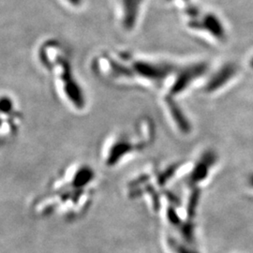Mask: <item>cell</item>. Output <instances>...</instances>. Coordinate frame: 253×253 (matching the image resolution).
Instances as JSON below:
<instances>
[{
    "label": "cell",
    "mask_w": 253,
    "mask_h": 253,
    "mask_svg": "<svg viewBox=\"0 0 253 253\" xmlns=\"http://www.w3.org/2000/svg\"><path fill=\"white\" fill-rule=\"evenodd\" d=\"M174 67L171 61L122 49L102 51L91 62L92 71L106 83L150 90H162Z\"/></svg>",
    "instance_id": "1"
},
{
    "label": "cell",
    "mask_w": 253,
    "mask_h": 253,
    "mask_svg": "<svg viewBox=\"0 0 253 253\" xmlns=\"http://www.w3.org/2000/svg\"><path fill=\"white\" fill-rule=\"evenodd\" d=\"M36 57L61 103L74 113H84L88 107L87 94L63 42L55 38L44 39L37 47Z\"/></svg>",
    "instance_id": "2"
},
{
    "label": "cell",
    "mask_w": 253,
    "mask_h": 253,
    "mask_svg": "<svg viewBox=\"0 0 253 253\" xmlns=\"http://www.w3.org/2000/svg\"><path fill=\"white\" fill-rule=\"evenodd\" d=\"M156 133L152 118H138L131 126L118 129L106 138L103 145L104 162L113 166L126 157L145 150L155 142Z\"/></svg>",
    "instance_id": "3"
},
{
    "label": "cell",
    "mask_w": 253,
    "mask_h": 253,
    "mask_svg": "<svg viewBox=\"0 0 253 253\" xmlns=\"http://www.w3.org/2000/svg\"><path fill=\"white\" fill-rule=\"evenodd\" d=\"M185 27L192 33L210 35L220 40L224 37L223 28L216 15L210 12H202L196 6L190 5L181 13Z\"/></svg>",
    "instance_id": "4"
},
{
    "label": "cell",
    "mask_w": 253,
    "mask_h": 253,
    "mask_svg": "<svg viewBox=\"0 0 253 253\" xmlns=\"http://www.w3.org/2000/svg\"><path fill=\"white\" fill-rule=\"evenodd\" d=\"M24 117L15 98L9 94L1 97V139L12 140L17 135L23 124Z\"/></svg>",
    "instance_id": "5"
},
{
    "label": "cell",
    "mask_w": 253,
    "mask_h": 253,
    "mask_svg": "<svg viewBox=\"0 0 253 253\" xmlns=\"http://www.w3.org/2000/svg\"><path fill=\"white\" fill-rule=\"evenodd\" d=\"M145 0H117L114 17L118 27L126 33L134 32L144 14Z\"/></svg>",
    "instance_id": "6"
},
{
    "label": "cell",
    "mask_w": 253,
    "mask_h": 253,
    "mask_svg": "<svg viewBox=\"0 0 253 253\" xmlns=\"http://www.w3.org/2000/svg\"><path fill=\"white\" fill-rule=\"evenodd\" d=\"M161 107L168 123L179 134L188 135L191 131V124L188 115L180 106L176 99L169 97H161Z\"/></svg>",
    "instance_id": "7"
},
{
    "label": "cell",
    "mask_w": 253,
    "mask_h": 253,
    "mask_svg": "<svg viewBox=\"0 0 253 253\" xmlns=\"http://www.w3.org/2000/svg\"><path fill=\"white\" fill-rule=\"evenodd\" d=\"M64 2L72 9H81L84 4V0H64Z\"/></svg>",
    "instance_id": "8"
},
{
    "label": "cell",
    "mask_w": 253,
    "mask_h": 253,
    "mask_svg": "<svg viewBox=\"0 0 253 253\" xmlns=\"http://www.w3.org/2000/svg\"><path fill=\"white\" fill-rule=\"evenodd\" d=\"M166 1L169 2V3H171L172 5L175 6L176 8H180L181 6L182 9L187 8L188 6L192 5V4L190 3V0H166Z\"/></svg>",
    "instance_id": "9"
}]
</instances>
